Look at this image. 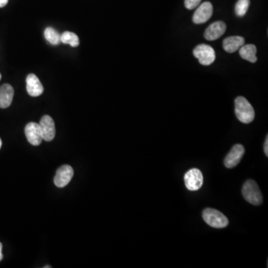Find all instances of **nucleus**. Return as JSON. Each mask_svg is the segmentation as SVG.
Instances as JSON below:
<instances>
[{
    "label": "nucleus",
    "instance_id": "obj_1",
    "mask_svg": "<svg viewBox=\"0 0 268 268\" xmlns=\"http://www.w3.org/2000/svg\"><path fill=\"white\" fill-rule=\"evenodd\" d=\"M235 113L238 119L245 124L251 123L255 118L254 109L243 96H238L235 99Z\"/></svg>",
    "mask_w": 268,
    "mask_h": 268
},
{
    "label": "nucleus",
    "instance_id": "obj_2",
    "mask_svg": "<svg viewBox=\"0 0 268 268\" xmlns=\"http://www.w3.org/2000/svg\"><path fill=\"white\" fill-rule=\"evenodd\" d=\"M242 194L250 204L259 206L262 204L263 197L257 183L253 180L245 182L242 188Z\"/></svg>",
    "mask_w": 268,
    "mask_h": 268
},
{
    "label": "nucleus",
    "instance_id": "obj_3",
    "mask_svg": "<svg viewBox=\"0 0 268 268\" xmlns=\"http://www.w3.org/2000/svg\"><path fill=\"white\" fill-rule=\"evenodd\" d=\"M203 218L208 225L213 228L223 229L229 224V220L220 211L207 208L203 212Z\"/></svg>",
    "mask_w": 268,
    "mask_h": 268
},
{
    "label": "nucleus",
    "instance_id": "obj_4",
    "mask_svg": "<svg viewBox=\"0 0 268 268\" xmlns=\"http://www.w3.org/2000/svg\"><path fill=\"white\" fill-rule=\"evenodd\" d=\"M193 55L198 58L199 63L204 66H209L215 61V52L210 45L200 44L193 50Z\"/></svg>",
    "mask_w": 268,
    "mask_h": 268
},
{
    "label": "nucleus",
    "instance_id": "obj_5",
    "mask_svg": "<svg viewBox=\"0 0 268 268\" xmlns=\"http://www.w3.org/2000/svg\"><path fill=\"white\" fill-rule=\"evenodd\" d=\"M185 185L190 191L200 189L204 183L202 172L198 168H192L186 172L184 176Z\"/></svg>",
    "mask_w": 268,
    "mask_h": 268
},
{
    "label": "nucleus",
    "instance_id": "obj_6",
    "mask_svg": "<svg viewBox=\"0 0 268 268\" xmlns=\"http://www.w3.org/2000/svg\"><path fill=\"white\" fill-rule=\"evenodd\" d=\"M74 175V170L70 165H64L57 170L54 183L58 188H63L69 184Z\"/></svg>",
    "mask_w": 268,
    "mask_h": 268
},
{
    "label": "nucleus",
    "instance_id": "obj_7",
    "mask_svg": "<svg viewBox=\"0 0 268 268\" xmlns=\"http://www.w3.org/2000/svg\"><path fill=\"white\" fill-rule=\"evenodd\" d=\"M213 14V7L209 2L201 4L194 12L192 20L194 23L203 24L207 22Z\"/></svg>",
    "mask_w": 268,
    "mask_h": 268
},
{
    "label": "nucleus",
    "instance_id": "obj_8",
    "mask_svg": "<svg viewBox=\"0 0 268 268\" xmlns=\"http://www.w3.org/2000/svg\"><path fill=\"white\" fill-rule=\"evenodd\" d=\"M40 129H41L42 136H43V140L46 142H51L55 136V125L54 120L51 116H43L40 120Z\"/></svg>",
    "mask_w": 268,
    "mask_h": 268
},
{
    "label": "nucleus",
    "instance_id": "obj_9",
    "mask_svg": "<svg viewBox=\"0 0 268 268\" xmlns=\"http://www.w3.org/2000/svg\"><path fill=\"white\" fill-rule=\"evenodd\" d=\"M245 152V148L242 144H235L225 157L224 165L227 168H232L238 165L243 157Z\"/></svg>",
    "mask_w": 268,
    "mask_h": 268
},
{
    "label": "nucleus",
    "instance_id": "obj_10",
    "mask_svg": "<svg viewBox=\"0 0 268 268\" xmlns=\"http://www.w3.org/2000/svg\"><path fill=\"white\" fill-rule=\"evenodd\" d=\"M25 134L28 141L32 145L38 146L43 140L41 129H40V125L37 123H29L25 128Z\"/></svg>",
    "mask_w": 268,
    "mask_h": 268
},
{
    "label": "nucleus",
    "instance_id": "obj_11",
    "mask_svg": "<svg viewBox=\"0 0 268 268\" xmlns=\"http://www.w3.org/2000/svg\"><path fill=\"white\" fill-rule=\"evenodd\" d=\"M226 29H227V25H226L225 22H222V21H217V22L211 24L206 29L204 37L209 41L217 40V39L220 38L222 35H224Z\"/></svg>",
    "mask_w": 268,
    "mask_h": 268
},
{
    "label": "nucleus",
    "instance_id": "obj_12",
    "mask_svg": "<svg viewBox=\"0 0 268 268\" xmlns=\"http://www.w3.org/2000/svg\"><path fill=\"white\" fill-rule=\"evenodd\" d=\"M28 93L32 97L40 96L43 94L44 88L43 84L35 74H29L27 79Z\"/></svg>",
    "mask_w": 268,
    "mask_h": 268
},
{
    "label": "nucleus",
    "instance_id": "obj_13",
    "mask_svg": "<svg viewBox=\"0 0 268 268\" xmlns=\"http://www.w3.org/2000/svg\"><path fill=\"white\" fill-rule=\"evenodd\" d=\"M14 88L9 84H3L0 87V108H7L12 103L14 98Z\"/></svg>",
    "mask_w": 268,
    "mask_h": 268
},
{
    "label": "nucleus",
    "instance_id": "obj_14",
    "mask_svg": "<svg viewBox=\"0 0 268 268\" xmlns=\"http://www.w3.org/2000/svg\"><path fill=\"white\" fill-rule=\"evenodd\" d=\"M245 40L243 37L240 36H232L227 37L223 41L224 50L227 53H233L239 50L242 45H245Z\"/></svg>",
    "mask_w": 268,
    "mask_h": 268
},
{
    "label": "nucleus",
    "instance_id": "obj_15",
    "mask_svg": "<svg viewBox=\"0 0 268 268\" xmlns=\"http://www.w3.org/2000/svg\"><path fill=\"white\" fill-rule=\"evenodd\" d=\"M256 53L257 48L253 44L243 45L239 48L240 56L250 63H256L257 61Z\"/></svg>",
    "mask_w": 268,
    "mask_h": 268
},
{
    "label": "nucleus",
    "instance_id": "obj_16",
    "mask_svg": "<svg viewBox=\"0 0 268 268\" xmlns=\"http://www.w3.org/2000/svg\"><path fill=\"white\" fill-rule=\"evenodd\" d=\"M61 42L63 44H69L72 47L79 46L80 43L78 35L70 32H63L61 35Z\"/></svg>",
    "mask_w": 268,
    "mask_h": 268
},
{
    "label": "nucleus",
    "instance_id": "obj_17",
    "mask_svg": "<svg viewBox=\"0 0 268 268\" xmlns=\"http://www.w3.org/2000/svg\"><path fill=\"white\" fill-rule=\"evenodd\" d=\"M45 38L52 45H58L61 43V35L53 28L48 27L44 32Z\"/></svg>",
    "mask_w": 268,
    "mask_h": 268
},
{
    "label": "nucleus",
    "instance_id": "obj_18",
    "mask_svg": "<svg viewBox=\"0 0 268 268\" xmlns=\"http://www.w3.org/2000/svg\"><path fill=\"white\" fill-rule=\"evenodd\" d=\"M250 5V0H238L235 7L236 15L240 17H243L248 12Z\"/></svg>",
    "mask_w": 268,
    "mask_h": 268
},
{
    "label": "nucleus",
    "instance_id": "obj_19",
    "mask_svg": "<svg viewBox=\"0 0 268 268\" xmlns=\"http://www.w3.org/2000/svg\"><path fill=\"white\" fill-rule=\"evenodd\" d=\"M201 0H185V6L186 9L192 10L199 6Z\"/></svg>",
    "mask_w": 268,
    "mask_h": 268
},
{
    "label": "nucleus",
    "instance_id": "obj_20",
    "mask_svg": "<svg viewBox=\"0 0 268 268\" xmlns=\"http://www.w3.org/2000/svg\"><path fill=\"white\" fill-rule=\"evenodd\" d=\"M264 154L268 157V136L266 137L265 142H264Z\"/></svg>",
    "mask_w": 268,
    "mask_h": 268
},
{
    "label": "nucleus",
    "instance_id": "obj_21",
    "mask_svg": "<svg viewBox=\"0 0 268 268\" xmlns=\"http://www.w3.org/2000/svg\"><path fill=\"white\" fill-rule=\"evenodd\" d=\"M9 3V0H0V8L5 7Z\"/></svg>",
    "mask_w": 268,
    "mask_h": 268
},
{
    "label": "nucleus",
    "instance_id": "obj_22",
    "mask_svg": "<svg viewBox=\"0 0 268 268\" xmlns=\"http://www.w3.org/2000/svg\"><path fill=\"white\" fill-rule=\"evenodd\" d=\"M2 250H3V245H2L1 242H0V261H2L3 259V252H2Z\"/></svg>",
    "mask_w": 268,
    "mask_h": 268
},
{
    "label": "nucleus",
    "instance_id": "obj_23",
    "mask_svg": "<svg viewBox=\"0 0 268 268\" xmlns=\"http://www.w3.org/2000/svg\"><path fill=\"white\" fill-rule=\"evenodd\" d=\"M2 144H3V142H2L1 139H0V149H1Z\"/></svg>",
    "mask_w": 268,
    "mask_h": 268
},
{
    "label": "nucleus",
    "instance_id": "obj_24",
    "mask_svg": "<svg viewBox=\"0 0 268 268\" xmlns=\"http://www.w3.org/2000/svg\"><path fill=\"white\" fill-rule=\"evenodd\" d=\"M1 79H2V76H1V74H0V80H1Z\"/></svg>",
    "mask_w": 268,
    "mask_h": 268
}]
</instances>
